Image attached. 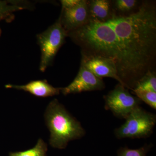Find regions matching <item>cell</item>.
Listing matches in <instances>:
<instances>
[{
  "instance_id": "obj_11",
  "label": "cell",
  "mask_w": 156,
  "mask_h": 156,
  "mask_svg": "<svg viewBox=\"0 0 156 156\" xmlns=\"http://www.w3.org/2000/svg\"><path fill=\"white\" fill-rule=\"evenodd\" d=\"M31 5L29 2L20 1H0V22H12L15 18V12L29 9ZM2 30L0 28V37Z\"/></svg>"
},
{
  "instance_id": "obj_3",
  "label": "cell",
  "mask_w": 156,
  "mask_h": 156,
  "mask_svg": "<svg viewBox=\"0 0 156 156\" xmlns=\"http://www.w3.org/2000/svg\"><path fill=\"white\" fill-rule=\"evenodd\" d=\"M44 118L50 131L49 144L52 147L64 149L70 141L80 139L86 135L81 123L57 99H54L48 104Z\"/></svg>"
},
{
  "instance_id": "obj_1",
  "label": "cell",
  "mask_w": 156,
  "mask_h": 156,
  "mask_svg": "<svg viewBox=\"0 0 156 156\" xmlns=\"http://www.w3.org/2000/svg\"><path fill=\"white\" fill-rule=\"evenodd\" d=\"M114 30L122 50L125 73L123 83L133 90L138 81L154 70L156 53V13L154 6L144 3L128 16L107 20Z\"/></svg>"
},
{
  "instance_id": "obj_4",
  "label": "cell",
  "mask_w": 156,
  "mask_h": 156,
  "mask_svg": "<svg viewBox=\"0 0 156 156\" xmlns=\"http://www.w3.org/2000/svg\"><path fill=\"white\" fill-rule=\"evenodd\" d=\"M156 115L140 106L135 108L126 119V122L114 131L116 138H145L153 133Z\"/></svg>"
},
{
  "instance_id": "obj_8",
  "label": "cell",
  "mask_w": 156,
  "mask_h": 156,
  "mask_svg": "<svg viewBox=\"0 0 156 156\" xmlns=\"http://www.w3.org/2000/svg\"><path fill=\"white\" fill-rule=\"evenodd\" d=\"M81 65L86 67L98 77L113 78L124 86L118 76L115 65L110 59L82 53Z\"/></svg>"
},
{
  "instance_id": "obj_5",
  "label": "cell",
  "mask_w": 156,
  "mask_h": 156,
  "mask_svg": "<svg viewBox=\"0 0 156 156\" xmlns=\"http://www.w3.org/2000/svg\"><path fill=\"white\" fill-rule=\"evenodd\" d=\"M67 32L62 25L60 19L41 33L37 35L38 44L41 50L39 69L44 72L53 63L57 52L63 44Z\"/></svg>"
},
{
  "instance_id": "obj_6",
  "label": "cell",
  "mask_w": 156,
  "mask_h": 156,
  "mask_svg": "<svg viewBox=\"0 0 156 156\" xmlns=\"http://www.w3.org/2000/svg\"><path fill=\"white\" fill-rule=\"evenodd\" d=\"M104 100L105 109L111 111L116 117L125 119L142 102L120 83L104 96Z\"/></svg>"
},
{
  "instance_id": "obj_9",
  "label": "cell",
  "mask_w": 156,
  "mask_h": 156,
  "mask_svg": "<svg viewBox=\"0 0 156 156\" xmlns=\"http://www.w3.org/2000/svg\"><path fill=\"white\" fill-rule=\"evenodd\" d=\"M59 18L67 33L85 25L90 20L88 1L80 0L73 8L62 10Z\"/></svg>"
},
{
  "instance_id": "obj_7",
  "label": "cell",
  "mask_w": 156,
  "mask_h": 156,
  "mask_svg": "<svg viewBox=\"0 0 156 156\" xmlns=\"http://www.w3.org/2000/svg\"><path fill=\"white\" fill-rule=\"evenodd\" d=\"M105 84L101 78L94 75L90 71L81 65L76 76L67 87L60 88V92L66 95L88 91L101 90Z\"/></svg>"
},
{
  "instance_id": "obj_14",
  "label": "cell",
  "mask_w": 156,
  "mask_h": 156,
  "mask_svg": "<svg viewBox=\"0 0 156 156\" xmlns=\"http://www.w3.org/2000/svg\"><path fill=\"white\" fill-rule=\"evenodd\" d=\"M48 150V144L40 138L34 147L23 151L10 152L9 156H47Z\"/></svg>"
},
{
  "instance_id": "obj_17",
  "label": "cell",
  "mask_w": 156,
  "mask_h": 156,
  "mask_svg": "<svg viewBox=\"0 0 156 156\" xmlns=\"http://www.w3.org/2000/svg\"><path fill=\"white\" fill-rule=\"evenodd\" d=\"M137 3L136 0H117L115 2V6L119 11L127 12L134 9Z\"/></svg>"
},
{
  "instance_id": "obj_2",
  "label": "cell",
  "mask_w": 156,
  "mask_h": 156,
  "mask_svg": "<svg viewBox=\"0 0 156 156\" xmlns=\"http://www.w3.org/2000/svg\"><path fill=\"white\" fill-rule=\"evenodd\" d=\"M68 37L82 48L81 53L113 62L123 83L125 67L122 54L114 30L108 23L90 19L85 25L68 33Z\"/></svg>"
},
{
  "instance_id": "obj_18",
  "label": "cell",
  "mask_w": 156,
  "mask_h": 156,
  "mask_svg": "<svg viewBox=\"0 0 156 156\" xmlns=\"http://www.w3.org/2000/svg\"><path fill=\"white\" fill-rule=\"evenodd\" d=\"M80 0H61L62 10L71 9L76 5Z\"/></svg>"
},
{
  "instance_id": "obj_15",
  "label": "cell",
  "mask_w": 156,
  "mask_h": 156,
  "mask_svg": "<svg viewBox=\"0 0 156 156\" xmlns=\"http://www.w3.org/2000/svg\"><path fill=\"white\" fill-rule=\"evenodd\" d=\"M152 144H145L139 148L131 149L127 147H121L117 151V156H146Z\"/></svg>"
},
{
  "instance_id": "obj_12",
  "label": "cell",
  "mask_w": 156,
  "mask_h": 156,
  "mask_svg": "<svg viewBox=\"0 0 156 156\" xmlns=\"http://www.w3.org/2000/svg\"><path fill=\"white\" fill-rule=\"evenodd\" d=\"M90 19L105 22L109 19L111 4L107 0H92L88 2Z\"/></svg>"
},
{
  "instance_id": "obj_13",
  "label": "cell",
  "mask_w": 156,
  "mask_h": 156,
  "mask_svg": "<svg viewBox=\"0 0 156 156\" xmlns=\"http://www.w3.org/2000/svg\"><path fill=\"white\" fill-rule=\"evenodd\" d=\"M133 91H152L156 92V74L150 71L136 83Z\"/></svg>"
},
{
  "instance_id": "obj_16",
  "label": "cell",
  "mask_w": 156,
  "mask_h": 156,
  "mask_svg": "<svg viewBox=\"0 0 156 156\" xmlns=\"http://www.w3.org/2000/svg\"><path fill=\"white\" fill-rule=\"evenodd\" d=\"M136 97L154 109H156V92L152 91H133Z\"/></svg>"
},
{
  "instance_id": "obj_10",
  "label": "cell",
  "mask_w": 156,
  "mask_h": 156,
  "mask_svg": "<svg viewBox=\"0 0 156 156\" xmlns=\"http://www.w3.org/2000/svg\"><path fill=\"white\" fill-rule=\"evenodd\" d=\"M5 87L28 92L38 97L46 98L59 95L60 88H55L48 83L46 80L32 81L23 85L8 84Z\"/></svg>"
}]
</instances>
